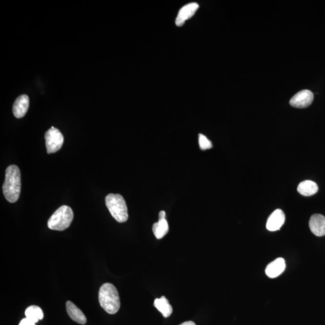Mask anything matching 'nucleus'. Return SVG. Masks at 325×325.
I'll return each mask as SVG.
<instances>
[{
  "label": "nucleus",
  "instance_id": "f8f14e48",
  "mask_svg": "<svg viewBox=\"0 0 325 325\" xmlns=\"http://www.w3.org/2000/svg\"><path fill=\"white\" fill-rule=\"evenodd\" d=\"M66 311L68 316L74 322L79 324H86L87 320L86 316L74 303L71 301H67L66 304Z\"/></svg>",
  "mask_w": 325,
  "mask_h": 325
},
{
  "label": "nucleus",
  "instance_id": "6ab92c4d",
  "mask_svg": "<svg viewBox=\"0 0 325 325\" xmlns=\"http://www.w3.org/2000/svg\"><path fill=\"white\" fill-rule=\"evenodd\" d=\"M159 220L166 219V213H165L164 211H161V212L159 213Z\"/></svg>",
  "mask_w": 325,
  "mask_h": 325
},
{
  "label": "nucleus",
  "instance_id": "7ed1b4c3",
  "mask_svg": "<svg viewBox=\"0 0 325 325\" xmlns=\"http://www.w3.org/2000/svg\"><path fill=\"white\" fill-rule=\"evenodd\" d=\"M105 202L111 215L118 223H123L128 220L127 206L122 196L110 193L105 197Z\"/></svg>",
  "mask_w": 325,
  "mask_h": 325
},
{
  "label": "nucleus",
  "instance_id": "4468645a",
  "mask_svg": "<svg viewBox=\"0 0 325 325\" xmlns=\"http://www.w3.org/2000/svg\"><path fill=\"white\" fill-rule=\"evenodd\" d=\"M154 304L156 308L161 312L165 318L171 315L173 312L172 306L164 296L155 299Z\"/></svg>",
  "mask_w": 325,
  "mask_h": 325
},
{
  "label": "nucleus",
  "instance_id": "2eb2a0df",
  "mask_svg": "<svg viewBox=\"0 0 325 325\" xmlns=\"http://www.w3.org/2000/svg\"><path fill=\"white\" fill-rule=\"evenodd\" d=\"M153 231L154 236L157 239L163 238L169 231V225L166 219H161L157 223H154Z\"/></svg>",
  "mask_w": 325,
  "mask_h": 325
},
{
  "label": "nucleus",
  "instance_id": "9b49d317",
  "mask_svg": "<svg viewBox=\"0 0 325 325\" xmlns=\"http://www.w3.org/2000/svg\"><path fill=\"white\" fill-rule=\"evenodd\" d=\"M285 268V260L282 258H278L269 263L265 269V274L270 278H275L280 276Z\"/></svg>",
  "mask_w": 325,
  "mask_h": 325
},
{
  "label": "nucleus",
  "instance_id": "0eeeda50",
  "mask_svg": "<svg viewBox=\"0 0 325 325\" xmlns=\"http://www.w3.org/2000/svg\"><path fill=\"white\" fill-rule=\"evenodd\" d=\"M198 8L199 5L197 2H192L183 6L177 15L175 24L178 27H182L184 24L185 20L194 16Z\"/></svg>",
  "mask_w": 325,
  "mask_h": 325
},
{
  "label": "nucleus",
  "instance_id": "aec40b11",
  "mask_svg": "<svg viewBox=\"0 0 325 325\" xmlns=\"http://www.w3.org/2000/svg\"><path fill=\"white\" fill-rule=\"evenodd\" d=\"M180 325H196V324L192 321H187L185 322L184 323H183Z\"/></svg>",
  "mask_w": 325,
  "mask_h": 325
},
{
  "label": "nucleus",
  "instance_id": "f03ea898",
  "mask_svg": "<svg viewBox=\"0 0 325 325\" xmlns=\"http://www.w3.org/2000/svg\"><path fill=\"white\" fill-rule=\"evenodd\" d=\"M99 299L101 306L107 313L115 314L120 310V296L117 288L112 284L105 283L100 287Z\"/></svg>",
  "mask_w": 325,
  "mask_h": 325
},
{
  "label": "nucleus",
  "instance_id": "ddd939ff",
  "mask_svg": "<svg viewBox=\"0 0 325 325\" xmlns=\"http://www.w3.org/2000/svg\"><path fill=\"white\" fill-rule=\"evenodd\" d=\"M298 192L305 197H309L318 192V185L311 180H305L301 182L298 186Z\"/></svg>",
  "mask_w": 325,
  "mask_h": 325
},
{
  "label": "nucleus",
  "instance_id": "20e7f679",
  "mask_svg": "<svg viewBox=\"0 0 325 325\" xmlns=\"http://www.w3.org/2000/svg\"><path fill=\"white\" fill-rule=\"evenodd\" d=\"M74 218V213L69 206L59 208L48 221V227L52 230L63 231L69 228Z\"/></svg>",
  "mask_w": 325,
  "mask_h": 325
},
{
  "label": "nucleus",
  "instance_id": "9d476101",
  "mask_svg": "<svg viewBox=\"0 0 325 325\" xmlns=\"http://www.w3.org/2000/svg\"><path fill=\"white\" fill-rule=\"evenodd\" d=\"M29 107V98L26 95H20L17 98L13 106V112L15 117L21 118L24 117Z\"/></svg>",
  "mask_w": 325,
  "mask_h": 325
},
{
  "label": "nucleus",
  "instance_id": "39448f33",
  "mask_svg": "<svg viewBox=\"0 0 325 325\" xmlns=\"http://www.w3.org/2000/svg\"><path fill=\"white\" fill-rule=\"evenodd\" d=\"M45 144L48 154L55 153L62 146L64 138L58 128L52 126L45 135Z\"/></svg>",
  "mask_w": 325,
  "mask_h": 325
},
{
  "label": "nucleus",
  "instance_id": "dca6fc26",
  "mask_svg": "<svg viewBox=\"0 0 325 325\" xmlns=\"http://www.w3.org/2000/svg\"><path fill=\"white\" fill-rule=\"evenodd\" d=\"M25 315L27 318L30 320L35 323L42 320L43 318V313L42 309L40 306L32 305L28 307L25 310Z\"/></svg>",
  "mask_w": 325,
  "mask_h": 325
},
{
  "label": "nucleus",
  "instance_id": "f3484780",
  "mask_svg": "<svg viewBox=\"0 0 325 325\" xmlns=\"http://www.w3.org/2000/svg\"><path fill=\"white\" fill-rule=\"evenodd\" d=\"M199 144H200V148L202 150L211 149L213 146L211 142L209 141L205 136L201 135V134L199 135Z\"/></svg>",
  "mask_w": 325,
  "mask_h": 325
},
{
  "label": "nucleus",
  "instance_id": "f257e3e1",
  "mask_svg": "<svg viewBox=\"0 0 325 325\" xmlns=\"http://www.w3.org/2000/svg\"><path fill=\"white\" fill-rule=\"evenodd\" d=\"M21 187V179L19 167L10 165L6 171V177L2 185L5 198L9 203L17 202L20 197Z\"/></svg>",
  "mask_w": 325,
  "mask_h": 325
},
{
  "label": "nucleus",
  "instance_id": "a211bd4d",
  "mask_svg": "<svg viewBox=\"0 0 325 325\" xmlns=\"http://www.w3.org/2000/svg\"><path fill=\"white\" fill-rule=\"evenodd\" d=\"M35 322L30 321V320L27 318L23 319L20 322L19 325H36Z\"/></svg>",
  "mask_w": 325,
  "mask_h": 325
},
{
  "label": "nucleus",
  "instance_id": "6e6552de",
  "mask_svg": "<svg viewBox=\"0 0 325 325\" xmlns=\"http://www.w3.org/2000/svg\"><path fill=\"white\" fill-rule=\"evenodd\" d=\"M284 213L280 209H277L271 214L268 218L266 228L270 231L279 230L285 223Z\"/></svg>",
  "mask_w": 325,
  "mask_h": 325
},
{
  "label": "nucleus",
  "instance_id": "423d86ee",
  "mask_svg": "<svg viewBox=\"0 0 325 325\" xmlns=\"http://www.w3.org/2000/svg\"><path fill=\"white\" fill-rule=\"evenodd\" d=\"M314 94L309 90H303L299 92L291 98L290 104L298 108H304L309 106L313 102Z\"/></svg>",
  "mask_w": 325,
  "mask_h": 325
},
{
  "label": "nucleus",
  "instance_id": "1a4fd4ad",
  "mask_svg": "<svg viewBox=\"0 0 325 325\" xmlns=\"http://www.w3.org/2000/svg\"><path fill=\"white\" fill-rule=\"evenodd\" d=\"M309 226L312 233L318 237L325 235V217L320 214L312 215L309 221Z\"/></svg>",
  "mask_w": 325,
  "mask_h": 325
}]
</instances>
